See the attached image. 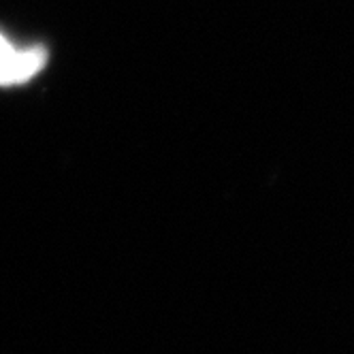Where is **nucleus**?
I'll return each instance as SVG.
<instances>
[{
    "label": "nucleus",
    "mask_w": 354,
    "mask_h": 354,
    "mask_svg": "<svg viewBox=\"0 0 354 354\" xmlns=\"http://www.w3.org/2000/svg\"><path fill=\"white\" fill-rule=\"evenodd\" d=\"M47 64L43 45L19 49L0 32V86H17L30 82Z\"/></svg>",
    "instance_id": "nucleus-1"
}]
</instances>
